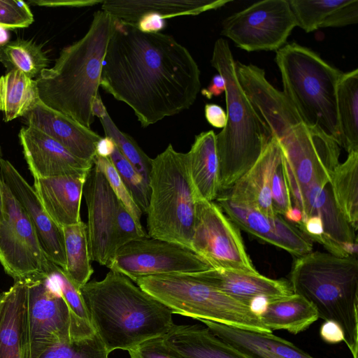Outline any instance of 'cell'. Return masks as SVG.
I'll list each match as a JSON object with an SVG mask.
<instances>
[{
  "label": "cell",
  "instance_id": "9c48e42d",
  "mask_svg": "<svg viewBox=\"0 0 358 358\" xmlns=\"http://www.w3.org/2000/svg\"><path fill=\"white\" fill-rule=\"evenodd\" d=\"M0 263L14 281L48 278L53 263L46 257L24 208L2 182Z\"/></svg>",
  "mask_w": 358,
  "mask_h": 358
},
{
  "label": "cell",
  "instance_id": "8fae6325",
  "mask_svg": "<svg viewBox=\"0 0 358 358\" xmlns=\"http://www.w3.org/2000/svg\"><path fill=\"white\" fill-rule=\"evenodd\" d=\"M191 249L212 268L258 273L238 228L214 201H196Z\"/></svg>",
  "mask_w": 358,
  "mask_h": 358
},
{
  "label": "cell",
  "instance_id": "e575fe53",
  "mask_svg": "<svg viewBox=\"0 0 358 358\" xmlns=\"http://www.w3.org/2000/svg\"><path fill=\"white\" fill-rule=\"evenodd\" d=\"M99 120L106 136L114 141L122 155L149 184L152 159L144 152L131 136L118 129L108 113Z\"/></svg>",
  "mask_w": 358,
  "mask_h": 358
},
{
  "label": "cell",
  "instance_id": "836d02e7",
  "mask_svg": "<svg viewBox=\"0 0 358 358\" xmlns=\"http://www.w3.org/2000/svg\"><path fill=\"white\" fill-rule=\"evenodd\" d=\"M0 62L8 70H19L31 78L38 77L49 65V59L42 47L24 39L0 45Z\"/></svg>",
  "mask_w": 358,
  "mask_h": 358
},
{
  "label": "cell",
  "instance_id": "4fadbf2b",
  "mask_svg": "<svg viewBox=\"0 0 358 358\" xmlns=\"http://www.w3.org/2000/svg\"><path fill=\"white\" fill-rule=\"evenodd\" d=\"M106 267L134 282L148 275L192 273L212 268L192 249L152 238L134 241L122 246Z\"/></svg>",
  "mask_w": 358,
  "mask_h": 358
},
{
  "label": "cell",
  "instance_id": "f1b7e54d",
  "mask_svg": "<svg viewBox=\"0 0 358 358\" xmlns=\"http://www.w3.org/2000/svg\"><path fill=\"white\" fill-rule=\"evenodd\" d=\"M40 100L36 80L19 70L0 77V111L3 121L24 117Z\"/></svg>",
  "mask_w": 358,
  "mask_h": 358
},
{
  "label": "cell",
  "instance_id": "11a10c76",
  "mask_svg": "<svg viewBox=\"0 0 358 358\" xmlns=\"http://www.w3.org/2000/svg\"><path fill=\"white\" fill-rule=\"evenodd\" d=\"M1 159H2L1 158V147H0V162H1ZM2 182H3V180H2L1 169H0V212H1V205H2Z\"/></svg>",
  "mask_w": 358,
  "mask_h": 358
},
{
  "label": "cell",
  "instance_id": "816d5d0a",
  "mask_svg": "<svg viewBox=\"0 0 358 358\" xmlns=\"http://www.w3.org/2000/svg\"><path fill=\"white\" fill-rule=\"evenodd\" d=\"M115 148L114 141L109 137L101 138L96 146V156L109 157Z\"/></svg>",
  "mask_w": 358,
  "mask_h": 358
},
{
  "label": "cell",
  "instance_id": "2e32d148",
  "mask_svg": "<svg viewBox=\"0 0 358 358\" xmlns=\"http://www.w3.org/2000/svg\"><path fill=\"white\" fill-rule=\"evenodd\" d=\"M288 187L292 206L301 210L302 221L310 216L321 219L324 234L320 244L328 252L341 257L356 256V231L336 206L329 185Z\"/></svg>",
  "mask_w": 358,
  "mask_h": 358
},
{
  "label": "cell",
  "instance_id": "e0dca14e",
  "mask_svg": "<svg viewBox=\"0 0 358 358\" xmlns=\"http://www.w3.org/2000/svg\"><path fill=\"white\" fill-rule=\"evenodd\" d=\"M215 200L238 228L297 257L312 252V241L282 215H266L252 208L234 203L224 194H220Z\"/></svg>",
  "mask_w": 358,
  "mask_h": 358
},
{
  "label": "cell",
  "instance_id": "d6a6232c",
  "mask_svg": "<svg viewBox=\"0 0 358 358\" xmlns=\"http://www.w3.org/2000/svg\"><path fill=\"white\" fill-rule=\"evenodd\" d=\"M66 267L64 271L78 289L89 282L94 269L91 265L87 224L82 220L62 227Z\"/></svg>",
  "mask_w": 358,
  "mask_h": 358
},
{
  "label": "cell",
  "instance_id": "7bdbcfd3",
  "mask_svg": "<svg viewBox=\"0 0 358 358\" xmlns=\"http://www.w3.org/2000/svg\"><path fill=\"white\" fill-rule=\"evenodd\" d=\"M146 238L150 237L138 229L131 215L120 202L117 217V251L127 243Z\"/></svg>",
  "mask_w": 358,
  "mask_h": 358
},
{
  "label": "cell",
  "instance_id": "d4e9b609",
  "mask_svg": "<svg viewBox=\"0 0 358 358\" xmlns=\"http://www.w3.org/2000/svg\"><path fill=\"white\" fill-rule=\"evenodd\" d=\"M227 0H103L101 10L121 22L135 26L143 15L155 13L164 19L196 15L217 9Z\"/></svg>",
  "mask_w": 358,
  "mask_h": 358
},
{
  "label": "cell",
  "instance_id": "7a4b0ae2",
  "mask_svg": "<svg viewBox=\"0 0 358 358\" xmlns=\"http://www.w3.org/2000/svg\"><path fill=\"white\" fill-rule=\"evenodd\" d=\"M80 291L109 354L163 337L174 324L171 310L118 272L110 270L103 279L88 282Z\"/></svg>",
  "mask_w": 358,
  "mask_h": 358
},
{
  "label": "cell",
  "instance_id": "8d00e7d4",
  "mask_svg": "<svg viewBox=\"0 0 358 358\" xmlns=\"http://www.w3.org/2000/svg\"><path fill=\"white\" fill-rule=\"evenodd\" d=\"M39 358H109L99 336L80 341L57 343L48 348Z\"/></svg>",
  "mask_w": 358,
  "mask_h": 358
},
{
  "label": "cell",
  "instance_id": "ac0fdd59",
  "mask_svg": "<svg viewBox=\"0 0 358 358\" xmlns=\"http://www.w3.org/2000/svg\"><path fill=\"white\" fill-rule=\"evenodd\" d=\"M0 169L2 180L29 217L47 258L64 270L66 256L62 228L48 215L34 187L8 160L1 159Z\"/></svg>",
  "mask_w": 358,
  "mask_h": 358
},
{
  "label": "cell",
  "instance_id": "d6986e66",
  "mask_svg": "<svg viewBox=\"0 0 358 358\" xmlns=\"http://www.w3.org/2000/svg\"><path fill=\"white\" fill-rule=\"evenodd\" d=\"M19 139L34 178L87 176L93 163L81 159L48 135L30 126L22 127Z\"/></svg>",
  "mask_w": 358,
  "mask_h": 358
},
{
  "label": "cell",
  "instance_id": "ee69618b",
  "mask_svg": "<svg viewBox=\"0 0 358 358\" xmlns=\"http://www.w3.org/2000/svg\"><path fill=\"white\" fill-rule=\"evenodd\" d=\"M128 352L131 358H183L166 345L162 337L143 341Z\"/></svg>",
  "mask_w": 358,
  "mask_h": 358
},
{
  "label": "cell",
  "instance_id": "db71d44e",
  "mask_svg": "<svg viewBox=\"0 0 358 358\" xmlns=\"http://www.w3.org/2000/svg\"><path fill=\"white\" fill-rule=\"evenodd\" d=\"M92 113L94 116L99 118L103 117L107 112L99 94L95 98L92 105Z\"/></svg>",
  "mask_w": 358,
  "mask_h": 358
},
{
  "label": "cell",
  "instance_id": "30bf717a",
  "mask_svg": "<svg viewBox=\"0 0 358 358\" xmlns=\"http://www.w3.org/2000/svg\"><path fill=\"white\" fill-rule=\"evenodd\" d=\"M276 139L282 150L289 186L304 188L329 185L340 163V146L334 139L303 122Z\"/></svg>",
  "mask_w": 358,
  "mask_h": 358
},
{
  "label": "cell",
  "instance_id": "5b68a950",
  "mask_svg": "<svg viewBox=\"0 0 358 358\" xmlns=\"http://www.w3.org/2000/svg\"><path fill=\"white\" fill-rule=\"evenodd\" d=\"M289 283L316 309L318 317L337 322L352 358L358 352V260L330 252H310L297 257Z\"/></svg>",
  "mask_w": 358,
  "mask_h": 358
},
{
  "label": "cell",
  "instance_id": "6da1fadb",
  "mask_svg": "<svg viewBox=\"0 0 358 358\" xmlns=\"http://www.w3.org/2000/svg\"><path fill=\"white\" fill-rule=\"evenodd\" d=\"M100 85L127 104L147 127L194 103L201 89L200 70L173 36L143 32L115 18Z\"/></svg>",
  "mask_w": 358,
  "mask_h": 358
},
{
  "label": "cell",
  "instance_id": "484cf974",
  "mask_svg": "<svg viewBox=\"0 0 358 358\" xmlns=\"http://www.w3.org/2000/svg\"><path fill=\"white\" fill-rule=\"evenodd\" d=\"M164 343L183 358H249L199 324H173Z\"/></svg>",
  "mask_w": 358,
  "mask_h": 358
},
{
  "label": "cell",
  "instance_id": "4dcf8cb0",
  "mask_svg": "<svg viewBox=\"0 0 358 358\" xmlns=\"http://www.w3.org/2000/svg\"><path fill=\"white\" fill-rule=\"evenodd\" d=\"M335 203L348 223L358 228V152L348 153L347 159L334 169L329 182Z\"/></svg>",
  "mask_w": 358,
  "mask_h": 358
},
{
  "label": "cell",
  "instance_id": "ab89813d",
  "mask_svg": "<svg viewBox=\"0 0 358 358\" xmlns=\"http://www.w3.org/2000/svg\"><path fill=\"white\" fill-rule=\"evenodd\" d=\"M244 336L250 341L273 352L282 358H315L299 349L291 342L272 333H258L242 329Z\"/></svg>",
  "mask_w": 358,
  "mask_h": 358
},
{
  "label": "cell",
  "instance_id": "52a82bcc",
  "mask_svg": "<svg viewBox=\"0 0 358 358\" xmlns=\"http://www.w3.org/2000/svg\"><path fill=\"white\" fill-rule=\"evenodd\" d=\"M150 195L147 210L148 236L191 249L196 196L187 166V153L171 144L152 160Z\"/></svg>",
  "mask_w": 358,
  "mask_h": 358
},
{
  "label": "cell",
  "instance_id": "603a6c76",
  "mask_svg": "<svg viewBox=\"0 0 358 358\" xmlns=\"http://www.w3.org/2000/svg\"><path fill=\"white\" fill-rule=\"evenodd\" d=\"M28 285L14 281L0 293V358H31L27 320Z\"/></svg>",
  "mask_w": 358,
  "mask_h": 358
},
{
  "label": "cell",
  "instance_id": "b9f144b4",
  "mask_svg": "<svg viewBox=\"0 0 358 358\" xmlns=\"http://www.w3.org/2000/svg\"><path fill=\"white\" fill-rule=\"evenodd\" d=\"M273 208L276 214L284 216L293 206L287 182L283 157L273 173L271 185Z\"/></svg>",
  "mask_w": 358,
  "mask_h": 358
},
{
  "label": "cell",
  "instance_id": "44dd1931",
  "mask_svg": "<svg viewBox=\"0 0 358 358\" xmlns=\"http://www.w3.org/2000/svg\"><path fill=\"white\" fill-rule=\"evenodd\" d=\"M283 157L278 140L272 136L254 165L225 194L236 204L255 209L268 216H275L271 185L273 173Z\"/></svg>",
  "mask_w": 358,
  "mask_h": 358
},
{
  "label": "cell",
  "instance_id": "f546056e",
  "mask_svg": "<svg viewBox=\"0 0 358 358\" xmlns=\"http://www.w3.org/2000/svg\"><path fill=\"white\" fill-rule=\"evenodd\" d=\"M340 147L358 152V69L343 73L337 86Z\"/></svg>",
  "mask_w": 358,
  "mask_h": 358
},
{
  "label": "cell",
  "instance_id": "74e56055",
  "mask_svg": "<svg viewBox=\"0 0 358 358\" xmlns=\"http://www.w3.org/2000/svg\"><path fill=\"white\" fill-rule=\"evenodd\" d=\"M109 159L137 205L143 213H146L150 195L149 184L122 155L116 145Z\"/></svg>",
  "mask_w": 358,
  "mask_h": 358
},
{
  "label": "cell",
  "instance_id": "ffe728a7",
  "mask_svg": "<svg viewBox=\"0 0 358 358\" xmlns=\"http://www.w3.org/2000/svg\"><path fill=\"white\" fill-rule=\"evenodd\" d=\"M196 279L248 305L257 299L268 301L294 294L289 282L275 280L258 273L211 268L190 273Z\"/></svg>",
  "mask_w": 358,
  "mask_h": 358
},
{
  "label": "cell",
  "instance_id": "cb8c5ba5",
  "mask_svg": "<svg viewBox=\"0 0 358 358\" xmlns=\"http://www.w3.org/2000/svg\"><path fill=\"white\" fill-rule=\"evenodd\" d=\"M87 176L34 178V189L48 215L60 227L81 221L80 204Z\"/></svg>",
  "mask_w": 358,
  "mask_h": 358
},
{
  "label": "cell",
  "instance_id": "ba28073f",
  "mask_svg": "<svg viewBox=\"0 0 358 358\" xmlns=\"http://www.w3.org/2000/svg\"><path fill=\"white\" fill-rule=\"evenodd\" d=\"M135 282L173 313L258 333H272L250 306L196 279L190 273L148 275Z\"/></svg>",
  "mask_w": 358,
  "mask_h": 358
},
{
  "label": "cell",
  "instance_id": "8992f818",
  "mask_svg": "<svg viewBox=\"0 0 358 358\" xmlns=\"http://www.w3.org/2000/svg\"><path fill=\"white\" fill-rule=\"evenodd\" d=\"M283 92L302 122L341 144L337 86L343 72L310 49L296 43L276 51Z\"/></svg>",
  "mask_w": 358,
  "mask_h": 358
},
{
  "label": "cell",
  "instance_id": "1f68e13d",
  "mask_svg": "<svg viewBox=\"0 0 358 358\" xmlns=\"http://www.w3.org/2000/svg\"><path fill=\"white\" fill-rule=\"evenodd\" d=\"M49 282L63 298L69 313L70 339L71 341L90 338L96 333L92 325L80 291L64 269L53 264Z\"/></svg>",
  "mask_w": 358,
  "mask_h": 358
},
{
  "label": "cell",
  "instance_id": "9a60e30c",
  "mask_svg": "<svg viewBox=\"0 0 358 358\" xmlns=\"http://www.w3.org/2000/svg\"><path fill=\"white\" fill-rule=\"evenodd\" d=\"M27 285L31 355V358H39L52 345L71 341L70 317L64 300L52 287L48 278L29 281Z\"/></svg>",
  "mask_w": 358,
  "mask_h": 358
},
{
  "label": "cell",
  "instance_id": "4316f807",
  "mask_svg": "<svg viewBox=\"0 0 358 358\" xmlns=\"http://www.w3.org/2000/svg\"><path fill=\"white\" fill-rule=\"evenodd\" d=\"M187 155L196 201H213L219 195V161L215 132L210 130L196 135Z\"/></svg>",
  "mask_w": 358,
  "mask_h": 358
},
{
  "label": "cell",
  "instance_id": "3957f363",
  "mask_svg": "<svg viewBox=\"0 0 358 358\" xmlns=\"http://www.w3.org/2000/svg\"><path fill=\"white\" fill-rule=\"evenodd\" d=\"M115 17L103 10L94 13L86 34L62 50L52 68L36 79L40 100L90 129L92 105L99 94L103 62Z\"/></svg>",
  "mask_w": 358,
  "mask_h": 358
},
{
  "label": "cell",
  "instance_id": "f35d334b",
  "mask_svg": "<svg viewBox=\"0 0 358 358\" xmlns=\"http://www.w3.org/2000/svg\"><path fill=\"white\" fill-rule=\"evenodd\" d=\"M94 164L103 173L117 198L131 215L138 229L141 231L145 232L141 222L143 212L134 201L109 157L96 156Z\"/></svg>",
  "mask_w": 358,
  "mask_h": 358
},
{
  "label": "cell",
  "instance_id": "681fc988",
  "mask_svg": "<svg viewBox=\"0 0 358 358\" xmlns=\"http://www.w3.org/2000/svg\"><path fill=\"white\" fill-rule=\"evenodd\" d=\"M103 1H78V0H35L31 1V3H35L40 6L46 7H59V6H68V7H83L93 6L94 4L102 3Z\"/></svg>",
  "mask_w": 358,
  "mask_h": 358
},
{
  "label": "cell",
  "instance_id": "7dc6e473",
  "mask_svg": "<svg viewBox=\"0 0 358 358\" xmlns=\"http://www.w3.org/2000/svg\"><path fill=\"white\" fill-rule=\"evenodd\" d=\"M320 334L323 341L328 343L335 344L344 341V332L341 327L333 320H324Z\"/></svg>",
  "mask_w": 358,
  "mask_h": 358
},
{
  "label": "cell",
  "instance_id": "f5cc1de1",
  "mask_svg": "<svg viewBox=\"0 0 358 358\" xmlns=\"http://www.w3.org/2000/svg\"><path fill=\"white\" fill-rule=\"evenodd\" d=\"M283 217L286 220L295 225H299L303 218L301 210L294 206L288 210Z\"/></svg>",
  "mask_w": 358,
  "mask_h": 358
},
{
  "label": "cell",
  "instance_id": "7402d4cb",
  "mask_svg": "<svg viewBox=\"0 0 358 358\" xmlns=\"http://www.w3.org/2000/svg\"><path fill=\"white\" fill-rule=\"evenodd\" d=\"M27 126L41 130L76 157L92 162L101 136L39 100L24 116Z\"/></svg>",
  "mask_w": 358,
  "mask_h": 358
},
{
  "label": "cell",
  "instance_id": "f907efd6",
  "mask_svg": "<svg viewBox=\"0 0 358 358\" xmlns=\"http://www.w3.org/2000/svg\"><path fill=\"white\" fill-rule=\"evenodd\" d=\"M225 80L220 74L215 75L209 85L201 90V94L207 99H210L213 96H220L225 91Z\"/></svg>",
  "mask_w": 358,
  "mask_h": 358
},
{
  "label": "cell",
  "instance_id": "5bb4252c",
  "mask_svg": "<svg viewBox=\"0 0 358 358\" xmlns=\"http://www.w3.org/2000/svg\"><path fill=\"white\" fill-rule=\"evenodd\" d=\"M83 194L87 208L91 260L106 266L117 252V217L120 201L103 173L94 164L87 175Z\"/></svg>",
  "mask_w": 358,
  "mask_h": 358
},
{
  "label": "cell",
  "instance_id": "7c38bea8",
  "mask_svg": "<svg viewBox=\"0 0 358 358\" xmlns=\"http://www.w3.org/2000/svg\"><path fill=\"white\" fill-rule=\"evenodd\" d=\"M296 26L288 0H264L224 19L221 34L248 52L277 51Z\"/></svg>",
  "mask_w": 358,
  "mask_h": 358
},
{
  "label": "cell",
  "instance_id": "c3c4849f",
  "mask_svg": "<svg viewBox=\"0 0 358 358\" xmlns=\"http://www.w3.org/2000/svg\"><path fill=\"white\" fill-rule=\"evenodd\" d=\"M208 122L214 127L224 128L227 122L226 112L221 106L215 103H207L204 108Z\"/></svg>",
  "mask_w": 358,
  "mask_h": 358
},
{
  "label": "cell",
  "instance_id": "277c9868",
  "mask_svg": "<svg viewBox=\"0 0 358 358\" xmlns=\"http://www.w3.org/2000/svg\"><path fill=\"white\" fill-rule=\"evenodd\" d=\"M211 65L225 80L227 122L216 135L219 194L229 189L257 162L272 134L238 81L227 40L214 45Z\"/></svg>",
  "mask_w": 358,
  "mask_h": 358
},
{
  "label": "cell",
  "instance_id": "bcb514c9",
  "mask_svg": "<svg viewBox=\"0 0 358 358\" xmlns=\"http://www.w3.org/2000/svg\"><path fill=\"white\" fill-rule=\"evenodd\" d=\"M134 27L143 32L157 33L166 27V20L157 14L148 13L141 17Z\"/></svg>",
  "mask_w": 358,
  "mask_h": 358
},
{
  "label": "cell",
  "instance_id": "60d3db41",
  "mask_svg": "<svg viewBox=\"0 0 358 358\" xmlns=\"http://www.w3.org/2000/svg\"><path fill=\"white\" fill-rule=\"evenodd\" d=\"M34 20V15L25 1L0 0V27L25 28Z\"/></svg>",
  "mask_w": 358,
  "mask_h": 358
},
{
  "label": "cell",
  "instance_id": "f6af8a7d",
  "mask_svg": "<svg viewBox=\"0 0 358 358\" xmlns=\"http://www.w3.org/2000/svg\"><path fill=\"white\" fill-rule=\"evenodd\" d=\"M358 22V0H348L334 10L325 20L321 28L339 27Z\"/></svg>",
  "mask_w": 358,
  "mask_h": 358
},
{
  "label": "cell",
  "instance_id": "d590c367",
  "mask_svg": "<svg viewBox=\"0 0 358 358\" xmlns=\"http://www.w3.org/2000/svg\"><path fill=\"white\" fill-rule=\"evenodd\" d=\"M348 0H288L297 26L306 32L321 28L330 14Z\"/></svg>",
  "mask_w": 358,
  "mask_h": 358
},
{
  "label": "cell",
  "instance_id": "83f0119b",
  "mask_svg": "<svg viewBox=\"0 0 358 358\" xmlns=\"http://www.w3.org/2000/svg\"><path fill=\"white\" fill-rule=\"evenodd\" d=\"M259 316L271 332L283 329L294 334L306 330L319 318L313 304L296 294L267 301Z\"/></svg>",
  "mask_w": 358,
  "mask_h": 358
}]
</instances>
